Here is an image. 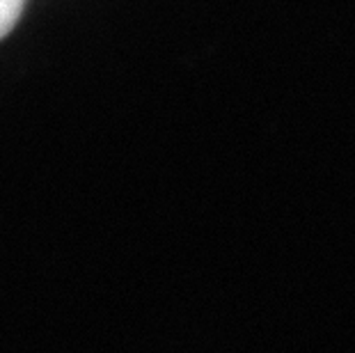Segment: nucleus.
I'll return each mask as SVG.
<instances>
[{
  "label": "nucleus",
  "mask_w": 355,
  "mask_h": 353,
  "mask_svg": "<svg viewBox=\"0 0 355 353\" xmlns=\"http://www.w3.org/2000/svg\"><path fill=\"white\" fill-rule=\"evenodd\" d=\"M26 0H0V40L10 33L24 12Z\"/></svg>",
  "instance_id": "f257e3e1"
}]
</instances>
